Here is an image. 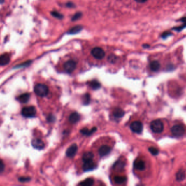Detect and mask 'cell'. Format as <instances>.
Instances as JSON below:
<instances>
[{
	"label": "cell",
	"mask_w": 186,
	"mask_h": 186,
	"mask_svg": "<svg viewBox=\"0 0 186 186\" xmlns=\"http://www.w3.org/2000/svg\"><path fill=\"white\" fill-rule=\"evenodd\" d=\"M150 127L152 131L156 133H161L164 130L163 123L159 119L153 120L151 123Z\"/></svg>",
	"instance_id": "cell-1"
},
{
	"label": "cell",
	"mask_w": 186,
	"mask_h": 186,
	"mask_svg": "<svg viewBox=\"0 0 186 186\" xmlns=\"http://www.w3.org/2000/svg\"><path fill=\"white\" fill-rule=\"evenodd\" d=\"M34 92L40 97L46 96L49 92V89L45 85L42 84H37L34 87Z\"/></svg>",
	"instance_id": "cell-2"
},
{
	"label": "cell",
	"mask_w": 186,
	"mask_h": 186,
	"mask_svg": "<svg viewBox=\"0 0 186 186\" xmlns=\"http://www.w3.org/2000/svg\"><path fill=\"white\" fill-rule=\"evenodd\" d=\"M171 131L175 136L181 137L185 132V127L182 124H176L171 127Z\"/></svg>",
	"instance_id": "cell-3"
},
{
	"label": "cell",
	"mask_w": 186,
	"mask_h": 186,
	"mask_svg": "<svg viewBox=\"0 0 186 186\" xmlns=\"http://www.w3.org/2000/svg\"><path fill=\"white\" fill-rule=\"evenodd\" d=\"M91 54L95 59H101L105 57L106 52L101 48L95 47L91 51Z\"/></svg>",
	"instance_id": "cell-4"
},
{
	"label": "cell",
	"mask_w": 186,
	"mask_h": 186,
	"mask_svg": "<svg viewBox=\"0 0 186 186\" xmlns=\"http://www.w3.org/2000/svg\"><path fill=\"white\" fill-rule=\"evenodd\" d=\"M36 114V109L34 106H27L22 110V115L25 117H33Z\"/></svg>",
	"instance_id": "cell-5"
},
{
	"label": "cell",
	"mask_w": 186,
	"mask_h": 186,
	"mask_svg": "<svg viewBox=\"0 0 186 186\" xmlns=\"http://www.w3.org/2000/svg\"><path fill=\"white\" fill-rule=\"evenodd\" d=\"M76 67V62L73 60H69L64 64V67L65 71L68 73L73 72Z\"/></svg>",
	"instance_id": "cell-6"
},
{
	"label": "cell",
	"mask_w": 186,
	"mask_h": 186,
	"mask_svg": "<svg viewBox=\"0 0 186 186\" xmlns=\"http://www.w3.org/2000/svg\"><path fill=\"white\" fill-rule=\"evenodd\" d=\"M130 128H131V129L133 132L139 134L143 131V123L141 122L136 121L131 123L130 126Z\"/></svg>",
	"instance_id": "cell-7"
},
{
	"label": "cell",
	"mask_w": 186,
	"mask_h": 186,
	"mask_svg": "<svg viewBox=\"0 0 186 186\" xmlns=\"http://www.w3.org/2000/svg\"><path fill=\"white\" fill-rule=\"evenodd\" d=\"M78 146L76 144H74L72 145L71 146L68 148L66 151V155L69 158H73V157L76 155V154L78 151Z\"/></svg>",
	"instance_id": "cell-8"
},
{
	"label": "cell",
	"mask_w": 186,
	"mask_h": 186,
	"mask_svg": "<svg viewBox=\"0 0 186 186\" xmlns=\"http://www.w3.org/2000/svg\"><path fill=\"white\" fill-rule=\"evenodd\" d=\"M97 167L96 164L93 162V161H89L84 162V164L83 166V169L84 171H88L92 170Z\"/></svg>",
	"instance_id": "cell-9"
},
{
	"label": "cell",
	"mask_w": 186,
	"mask_h": 186,
	"mask_svg": "<svg viewBox=\"0 0 186 186\" xmlns=\"http://www.w3.org/2000/svg\"><path fill=\"white\" fill-rule=\"evenodd\" d=\"M111 150V148L108 145L101 146L98 150V153L101 156H105L106 155L110 153Z\"/></svg>",
	"instance_id": "cell-10"
},
{
	"label": "cell",
	"mask_w": 186,
	"mask_h": 186,
	"mask_svg": "<svg viewBox=\"0 0 186 186\" xmlns=\"http://www.w3.org/2000/svg\"><path fill=\"white\" fill-rule=\"evenodd\" d=\"M32 145L34 148L38 150H42L44 147V144L42 140L38 139H35L32 141Z\"/></svg>",
	"instance_id": "cell-11"
},
{
	"label": "cell",
	"mask_w": 186,
	"mask_h": 186,
	"mask_svg": "<svg viewBox=\"0 0 186 186\" xmlns=\"http://www.w3.org/2000/svg\"><path fill=\"white\" fill-rule=\"evenodd\" d=\"M134 166L135 169H137L138 170H144L146 168L145 163L143 160H136L134 163Z\"/></svg>",
	"instance_id": "cell-12"
},
{
	"label": "cell",
	"mask_w": 186,
	"mask_h": 186,
	"mask_svg": "<svg viewBox=\"0 0 186 186\" xmlns=\"http://www.w3.org/2000/svg\"><path fill=\"white\" fill-rule=\"evenodd\" d=\"M10 61V57L8 54H5L0 56V66H5Z\"/></svg>",
	"instance_id": "cell-13"
},
{
	"label": "cell",
	"mask_w": 186,
	"mask_h": 186,
	"mask_svg": "<svg viewBox=\"0 0 186 186\" xmlns=\"http://www.w3.org/2000/svg\"><path fill=\"white\" fill-rule=\"evenodd\" d=\"M93 157H94V155L93 153L88 151L84 153L82 157V159L84 162H86L89 161H93Z\"/></svg>",
	"instance_id": "cell-14"
},
{
	"label": "cell",
	"mask_w": 186,
	"mask_h": 186,
	"mask_svg": "<svg viewBox=\"0 0 186 186\" xmlns=\"http://www.w3.org/2000/svg\"><path fill=\"white\" fill-rule=\"evenodd\" d=\"M80 118V116L78 113H73L71 114L69 117V121L72 123L78 122Z\"/></svg>",
	"instance_id": "cell-15"
},
{
	"label": "cell",
	"mask_w": 186,
	"mask_h": 186,
	"mask_svg": "<svg viewBox=\"0 0 186 186\" xmlns=\"http://www.w3.org/2000/svg\"><path fill=\"white\" fill-rule=\"evenodd\" d=\"M161 67V64L158 61H153L150 64V67L153 72L158 71Z\"/></svg>",
	"instance_id": "cell-16"
},
{
	"label": "cell",
	"mask_w": 186,
	"mask_h": 186,
	"mask_svg": "<svg viewBox=\"0 0 186 186\" xmlns=\"http://www.w3.org/2000/svg\"><path fill=\"white\" fill-rule=\"evenodd\" d=\"M176 180L178 181V182H181V181H182L183 180H185V172L183 169H180L178 171V173H176Z\"/></svg>",
	"instance_id": "cell-17"
},
{
	"label": "cell",
	"mask_w": 186,
	"mask_h": 186,
	"mask_svg": "<svg viewBox=\"0 0 186 186\" xmlns=\"http://www.w3.org/2000/svg\"><path fill=\"white\" fill-rule=\"evenodd\" d=\"M97 131V128L96 127H93L91 129L89 130L88 128H84L81 129L80 133H82L83 135H91L92 133H94Z\"/></svg>",
	"instance_id": "cell-18"
},
{
	"label": "cell",
	"mask_w": 186,
	"mask_h": 186,
	"mask_svg": "<svg viewBox=\"0 0 186 186\" xmlns=\"http://www.w3.org/2000/svg\"><path fill=\"white\" fill-rule=\"evenodd\" d=\"M124 111L120 108H117L113 112V115L116 118H121L124 115Z\"/></svg>",
	"instance_id": "cell-19"
},
{
	"label": "cell",
	"mask_w": 186,
	"mask_h": 186,
	"mask_svg": "<svg viewBox=\"0 0 186 186\" xmlns=\"http://www.w3.org/2000/svg\"><path fill=\"white\" fill-rule=\"evenodd\" d=\"M30 98V94L29 93H24L21 94L18 97V100L21 103H25L29 101Z\"/></svg>",
	"instance_id": "cell-20"
},
{
	"label": "cell",
	"mask_w": 186,
	"mask_h": 186,
	"mask_svg": "<svg viewBox=\"0 0 186 186\" xmlns=\"http://www.w3.org/2000/svg\"><path fill=\"white\" fill-rule=\"evenodd\" d=\"M94 183V180L92 178H88L84 181L81 182L79 185L83 186H91L93 185Z\"/></svg>",
	"instance_id": "cell-21"
},
{
	"label": "cell",
	"mask_w": 186,
	"mask_h": 186,
	"mask_svg": "<svg viewBox=\"0 0 186 186\" xmlns=\"http://www.w3.org/2000/svg\"><path fill=\"white\" fill-rule=\"evenodd\" d=\"M82 29H83V26H76L72 27V29L69 31V34H76L77 33H79V32H80Z\"/></svg>",
	"instance_id": "cell-22"
},
{
	"label": "cell",
	"mask_w": 186,
	"mask_h": 186,
	"mask_svg": "<svg viewBox=\"0 0 186 186\" xmlns=\"http://www.w3.org/2000/svg\"><path fill=\"white\" fill-rule=\"evenodd\" d=\"M125 166V163L124 162L121 161H119L118 162H117L114 165V168L116 170H122L124 167Z\"/></svg>",
	"instance_id": "cell-23"
},
{
	"label": "cell",
	"mask_w": 186,
	"mask_h": 186,
	"mask_svg": "<svg viewBox=\"0 0 186 186\" xmlns=\"http://www.w3.org/2000/svg\"><path fill=\"white\" fill-rule=\"evenodd\" d=\"M115 182L117 184H122L123 183L126 182L127 180V178L124 176H116L114 178Z\"/></svg>",
	"instance_id": "cell-24"
},
{
	"label": "cell",
	"mask_w": 186,
	"mask_h": 186,
	"mask_svg": "<svg viewBox=\"0 0 186 186\" xmlns=\"http://www.w3.org/2000/svg\"><path fill=\"white\" fill-rule=\"evenodd\" d=\"M90 86L94 90H97L100 88L101 84L97 80H93L90 83Z\"/></svg>",
	"instance_id": "cell-25"
},
{
	"label": "cell",
	"mask_w": 186,
	"mask_h": 186,
	"mask_svg": "<svg viewBox=\"0 0 186 186\" xmlns=\"http://www.w3.org/2000/svg\"><path fill=\"white\" fill-rule=\"evenodd\" d=\"M117 59L118 58L116 55H114V54H111L109 56L108 60L111 64H115L117 61Z\"/></svg>",
	"instance_id": "cell-26"
},
{
	"label": "cell",
	"mask_w": 186,
	"mask_h": 186,
	"mask_svg": "<svg viewBox=\"0 0 186 186\" xmlns=\"http://www.w3.org/2000/svg\"><path fill=\"white\" fill-rule=\"evenodd\" d=\"M148 151L154 156H156L159 153V150L157 148H154V147H150V148H148Z\"/></svg>",
	"instance_id": "cell-27"
},
{
	"label": "cell",
	"mask_w": 186,
	"mask_h": 186,
	"mask_svg": "<svg viewBox=\"0 0 186 186\" xmlns=\"http://www.w3.org/2000/svg\"><path fill=\"white\" fill-rule=\"evenodd\" d=\"M90 101V96L89 94H85L83 98V102L84 104H88Z\"/></svg>",
	"instance_id": "cell-28"
},
{
	"label": "cell",
	"mask_w": 186,
	"mask_h": 186,
	"mask_svg": "<svg viewBox=\"0 0 186 186\" xmlns=\"http://www.w3.org/2000/svg\"><path fill=\"white\" fill-rule=\"evenodd\" d=\"M82 16V13L81 12H78L76 13L73 17H72V20L73 21H76L77 20H78L79 19H80Z\"/></svg>",
	"instance_id": "cell-29"
},
{
	"label": "cell",
	"mask_w": 186,
	"mask_h": 186,
	"mask_svg": "<svg viewBox=\"0 0 186 186\" xmlns=\"http://www.w3.org/2000/svg\"><path fill=\"white\" fill-rule=\"evenodd\" d=\"M51 14L52 16H54L56 18H58V19H62V17H63V15L62 14H61L60 13H58L57 12H53L51 13Z\"/></svg>",
	"instance_id": "cell-30"
},
{
	"label": "cell",
	"mask_w": 186,
	"mask_h": 186,
	"mask_svg": "<svg viewBox=\"0 0 186 186\" xmlns=\"http://www.w3.org/2000/svg\"><path fill=\"white\" fill-rule=\"evenodd\" d=\"M4 169V164L3 162L0 160V173L2 172Z\"/></svg>",
	"instance_id": "cell-31"
},
{
	"label": "cell",
	"mask_w": 186,
	"mask_h": 186,
	"mask_svg": "<svg viewBox=\"0 0 186 186\" xmlns=\"http://www.w3.org/2000/svg\"><path fill=\"white\" fill-rule=\"evenodd\" d=\"M185 27V24H184L183 26H180V27H176V28H174L173 30H176V31H180L181 30H182L183 29H184Z\"/></svg>",
	"instance_id": "cell-32"
},
{
	"label": "cell",
	"mask_w": 186,
	"mask_h": 186,
	"mask_svg": "<svg viewBox=\"0 0 186 186\" xmlns=\"http://www.w3.org/2000/svg\"><path fill=\"white\" fill-rule=\"evenodd\" d=\"M170 34L169 32H165V33H164L162 34V37H163V38H166V37H168V36H169Z\"/></svg>",
	"instance_id": "cell-33"
},
{
	"label": "cell",
	"mask_w": 186,
	"mask_h": 186,
	"mask_svg": "<svg viewBox=\"0 0 186 186\" xmlns=\"http://www.w3.org/2000/svg\"><path fill=\"white\" fill-rule=\"evenodd\" d=\"M29 180H30V178H20V181L21 182H24L25 181H27Z\"/></svg>",
	"instance_id": "cell-34"
},
{
	"label": "cell",
	"mask_w": 186,
	"mask_h": 186,
	"mask_svg": "<svg viewBox=\"0 0 186 186\" xmlns=\"http://www.w3.org/2000/svg\"><path fill=\"white\" fill-rule=\"evenodd\" d=\"M136 2H138V3H145V2H146L148 0H135Z\"/></svg>",
	"instance_id": "cell-35"
},
{
	"label": "cell",
	"mask_w": 186,
	"mask_h": 186,
	"mask_svg": "<svg viewBox=\"0 0 186 186\" xmlns=\"http://www.w3.org/2000/svg\"><path fill=\"white\" fill-rule=\"evenodd\" d=\"M67 6L69 7H74V4L72 3V2H69L67 4Z\"/></svg>",
	"instance_id": "cell-36"
},
{
	"label": "cell",
	"mask_w": 186,
	"mask_h": 186,
	"mask_svg": "<svg viewBox=\"0 0 186 186\" xmlns=\"http://www.w3.org/2000/svg\"><path fill=\"white\" fill-rule=\"evenodd\" d=\"M150 47V45H143V47H144V48H148V47Z\"/></svg>",
	"instance_id": "cell-37"
},
{
	"label": "cell",
	"mask_w": 186,
	"mask_h": 186,
	"mask_svg": "<svg viewBox=\"0 0 186 186\" xmlns=\"http://www.w3.org/2000/svg\"><path fill=\"white\" fill-rule=\"evenodd\" d=\"M4 0H0V3H2V2H3Z\"/></svg>",
	"instance_id": "cell-38"
}]
</instances>
